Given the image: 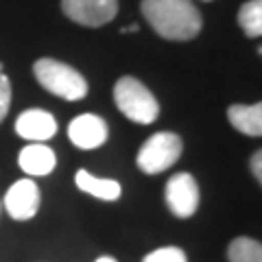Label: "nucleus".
I'll return each mask as SVG.
<instances>
[{"instance_id": "obj_1", "label": "nucleus", "mask_w": 262, "mask_h": 262, "mask_svg": "<svg viewBox=\"0 0 262 262\" xmlns=\"http://www.w3.org/2000/svg\"><path fill=\"white\" fill-rule=\"evenodd\" d=\"M142 15L164 39L186 42L201 33L203 18L190 0H142Z\"/></svg>"}, {"instance_id": "obj_2", "label": "nucleus", "mask_w": 262, "mask_h": 262, "mask_svg": "<svg viewBox=\"0 0 262 262\" xmlns=\"http://www.w3.org/2000/svg\"><path fill=\"white\" fill-rule=\"evenodd\" d=\"M33 75L39 81V85L63 101H81L88 94V81L83 75L57 59H48V57L37 59L33 66Z\"/></svg>"}, {"instance_id": "obj_3", "label": "nucleus", "mask_w": 262, "mask_h": 262, "mask_svg": "<svg viewBox=\"0 0 262 262\" xmlns=\"http://www.w3.org/2000/svg\"><path fill=\"white\" fill-rule=\"evenodd\" d=\"M114 101H116L118 110L138 125H151L160 116V105L155 96L136 77L118 79V83L114 85Z\"/></svg>"}, {"instance_id": "obj_4", "label": "nucleus", "mask_w": 262, "mask_h": 262, "mask_svg": "<svg viewBox=\"0 0 262 262\" xmlns=\"http://www.w3.org/2000/svg\"><path fill=\"white\" fill-rule=\"evenodd\" d=\"M182 138L170 131L153 134L138 151V168L146 175H158L170 168L182 155Z\"/></svg>"}, {"instance_id": "obj_5", "label": "nucleus", "mask_w": 262, "mask_h": 262, "mask_svg": "<svg viewBox=\"0 0 262 262\" xmlns=\"http://www.w3.org/2000/svg\"><path fill=\"white\" fill-rule=\"evenodd\" d=\"M61 11L83 27H103L118 13V0H61Z\"/></svg>"}, {"instance_id": "obj_6", "label": "nucleus", "mask_w": 262, "mask_h": 262, "mask_svg": "<svg viewBox=\"0 0 262 262\" xmlns=\"http://www.w3.org/2000/svg\"><path fill=\"white\" fill-rule=\"evenodd\" d=\"M166 203L179 219L192 216L199 208V186L190 173H177L166 184Z\"/></svg>"}, {"instance_id": "obj_7", "label": "nucleus", "mask_w": 262, "mask_h": 262, "mask_svg": "<svg viewBox=\"0 0 262 262\" xmlns=\"http://www.w3.org/2000/svg\"><path fill=\"white\" fill-rule=\"evenodd\" d=\"M5 208L15 221H29L39 210V188L33 179H20L5 194Z\"/></svg>"}, {"instance_id": "obj_8", "label": "nucleus", "mask_w": 262, "mask_h": 262, "mask_svg": "<svg viewBox=\"0 0 262 262\" xmlns=\"http://www.w3.org/2000/svg\"><path fill=\"white\" fill-rule=\"evenodd\" d=\"M68 138L79 149H85V151L98 149V146L105 144V140H107V125H105V120L101 116L81 114V116H77L70 122Z\"/></svg>"}, {"instance_id": "obj_9", "label": "nucleus", "mask_w": 262, "mask_h": 262, "mask_svg": "<svg viewBox=\"0 0 262 262\" xmlns=\"http://www.w3.org/2000/svg\"><path fill=\"white\" fill-rule=\"evenodd\" d=\"M15 131L24 140L44 142L57 134V120L53 114H48L44 110H27L15 120Z\"/></svg>"}, {"instance_id": "obj_10", "label": "nucleus", "mask_w": 262, "mask_h": 262, "mask_svg": "<svg viewBox=\"0 0 262 262\" xmlns=\"http://www.w3.org/2000/svg\"><path fill=\"white\" fill-rule=\"evenodd\" d=\"M18 164H20V168L27 175L44 177V175L53 173V168L57 164V158H55V151L51 149V146H46L42 142H33V144H27L20 151Z\"/></svg>"}, {"instance_id": "obj_11", "label": "nucleus", "mask_w": 262, "mask_h": 262, "mask_svg": "<svg viewBox=\"0 0 262 262\" xmlns=\"http://www.w3.org/2000/svg\"><path fill=\"white\" fill-rule=\"evenodd\" d=\"M227 118L236 131L245 136H262V103L256 105H232L227 110Z\"/></svg>"}, {"instance_id": "obj_12", "label": "nucleus", "mask_w": 262, "mask_h": 262, "mask_svg": "<svg viewBox=\"0 0 262 262\" xmlns=\"http://www.w3.org/2000/svg\"><path fill=\"white\" fill-rule=\"evenodd\" d=\"M75 182H77V186L81 188V190L96 196V199L116 201L120 196V184L118 182H114V179L94 177V175H90L88 170H79L77 177H75Z\"/></svg>"}, {"instance_id": "obj_13", "label": "nucleus", "mask_w": 262, "mask_h": 262, "mask_svg": "<svg viewBox=\"0 0 262 262\" xmlns=\"http://www.w3.org/2000/svg\"><path fill=\"white\" fill-rule=\"evenodd\" d=\"M227 258L229 262H262V243L241 236L229 243Z\"/></svg>"}, {"instance_id": "obj_14", "label": "nucleus", "mask_w": 262, "mask_h": 262, "mask_svg": "<svg viewBox=\"0 0 262 262\" xmlns=\"http://www.w3.org/2000/svg\"><path fill=\"white\" fill-rule=\"evenodd\" d=\"M238 24L247 37H262V0H249L241 7Z\"/></svg>"}, {"instance_id": "obj_15", "label": "nucleus", "mask_w": 262, "mask_h": 262, "mask_svg": "<svg viewBox=\"0 0 262 262\" xmlns=\"http://www.w3.org/2000/svg\"><path fill=\"white\" fill-rule=\"evenodd\" d=\"M142 262H188L186 253L179 247H162L151 251L149 256H144Z\"/></svg>"}, {"instance_id": "obj_16", "label": "nucleus", "mask_w": 262, "mask_h": 262, "mask_svg": "<svg viewBox=\"0 0 262 262\" xmlns=\"http://www.w3.org/2000/svg\"><path fill=\"white\" fill-rule=\"evenodd\" d=\"M9 105H11V83L9 77L3 72V63H0V122L9 114Z\"/></svg>"}, {"instance_id": "obj_17", "label": "nucleus", "mask_w": 262, "mask_h": 262, "mask_svg": "<svg viewBox=\"0 0 262 262\" xmlns=\"http://www.w3.org/2000/svg\"><path fill=\"white\" fill-rule=\"evenodd\" d=\"M251 170H253V177L260 182L262 186V149L253 153V158H251Z\"/></svg>"}, {"instance_id": "obj_18", "label": "nucleus", "mask_w": 262, "mask_h": 262, "mask_svg": "<svg viewBox=\"0 0 262 262\" xmlns=\"http://www.w3.org/2000/svg\"><path fill=\"white\" fill-rule=\"evenodd\" d=\"M96 262H116V260H114V258H110V256H103V258H98Z\"/></svg>"}, {"instance_id": "obj_19", "label": "nucleus", "mask_w": 262, "mask_h": 262, "mask_svg": "<svg viewBox=\"0 0 262 262\" xmlns=\"http://www.w3.org/2000/svg\"><path fill=\"white\" fill-rule=\"evenodd\" d=\"M260 55H262V46H260Z\"/></svg>"}]
</instances>
